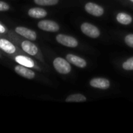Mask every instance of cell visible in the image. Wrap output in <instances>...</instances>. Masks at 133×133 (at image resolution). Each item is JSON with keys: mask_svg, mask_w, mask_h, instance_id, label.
<instances>
[{"mask_svg": "<svg viewBox=\"0 0 133 133\" xmlns=\"http://www.w3.org/2000/svg\"><path fill=\"white\" fill-rule=\"evenodd\" d=\"M15 31L19 34L20 35L26 37L28 40H31V41H34L37 37V34L35 33V31L28 29L27 27L24 26H17L15 29Z\"/></svg>", "mask_w": 133, "mask_h": 133, "instance_id": "6", "label": "cell"}, {"mask_svg": "<svg viewBox=\"0 0 133 133\" xmlns=\"http://www.w3.org/2000/svg\"><path fill=\"white\" fill-rule=\"evenodd\" d=\"M117 20L118 23L124 24V25H128L130 24L132 21V18L130 15L125 13V12H120L117 15Z\"/></svg>", "mask_w": 133, "mask_h": 133, "instance_id": "14", "label": "cell"}, {"mask_svg": "<svg viewBox=\"0 0 133 133\" xmlns=\"http://www.w3.org/2000/svg\"><path fill=\"white\" fill-rule=\"evenodd\" d=\"M15 60L20 65H24V66L28 67V68H32V67H34V61L31 58H30L28 57H26V56H24V55L16 56Z\"/></svg>", "mask_w": 133, "mask_h": 133, "instance_id": "13", "label": "cell"}, {"mask_svg": "<svg viewBox=\"0 0 133 133\" xmlns=\"http://www.w3.org/2000/svg\"><path fill=\"white\" fill-rule=\"evenodd\" d=\"M9 9V5L6 2L0 1V11H7Z\"/></svg>", "mask_w": 133, "mask_h": 133, "instance_id": "19", "label": "cell"}, {"mask_svg": "<svg viewBox=\"0 0 133 133\" xmlns=\"http://www.w3.org/2000/svg\"><path fill=\"white\" fill-rule=\"evenodd\" d=\"M66 58L70 63H71V64H73L75 66L79 67V68H85L87 65L85 59H83V58H82L77 55H74L69 54L67 55Z\"/></svg>", "mask_w": 133, "mask_h": 133, "instance_id": "9", "label": "cell"}, {"mask_svg": "<svg viewBox=\"0 0 133 133\" xmlns=\"http://www.w3.org/2000/svg\"><path fill=\"white\" fill-rule=\"evenodd\" d=\"M122 67H123L124 69L128 70V71L133 70V57L129 58L128 60H126V61L123 63Z\"/></svg>", "mask_w": 133, "mask_h": 133, "instance_id": "17", "label": "cell"}, {"mask_svg": "<svg viewBox=\"0 0 133 133\" xmlns=\"http://www.w3.org/2000/svg\"><path fill=\"white\" fill-rule=\"evenodd\" d=\"M5 28L2 25V24H0V33H5Z\"/></svg>", "mask_w": 133, "mask_h": 133, "instance_id": "20", "label": "cell"}, {"mask_svg": "<svg viewBox=\"0 0 133 133\" xmlns=\"http://www.w3.org/2000/svg\"><path fill=\"white\" fill-rule=\"evenodd\" d=\"M21 48H22V49L26 53H27V54H29L31 55H37L38 51L37 46L34 44H33L31 41H23L22 44H21Z\"/></svg>", "mask_w": 133, "mask_h": 133, "instance_id": "10", "label": "cell"}, {"mask_svg": "<svg viewBox=\"0 0 133 133\" xmlns=\"http://www.w3.org/2000/svg\"><path fill=\"white\" fill-rule=\"evenodd\" d=\"M15 72L19 74L20 76L24 77V78H27V79H33L34 76H35V73L29 69L28 67H26L24 65H18L15 67Z\"/></svg>", "mask_w": 133, "mask_h": 133, "instance_id": "7", "label": "cell"}, {"mask_svg": "<svg viewBox=\"0 0 133 133\" xmlns=\"http://www.w3.org/2000/svg\"><path fill=\"white\" fill-rule=\"evenodd\" d=\"M81 30L83 32V34H85L86 36H89L92 38H97L100 34L99 29L94 25L89 23H82L81 26Z\"/></svg>", "mask_w": 133, "mask_h": 133, "instance_id": "2", "label": "cell"}, {"mask_svg": "<svg viewBox=\"0 0 133 133\" xmlns=\"http://www.w3.org/2000/svg\"><path fill=\"white\" fill-rule=\"evenodd\" d=\"M85 9L86 10V12L92 16H100L103 14L104 10L103 9V7H101L100 5L94 3V2H88L86 3Z\"/></svg>", "mask_w": 133, "mask_h": 133, "instance_id": "5", "label": "cell"}, {"mask_svg": "<svg viewBox=\"0 0 133 133\" xmlns=\"http://www.w3.org/2000/svg\"><path fill=\"white\" fill-rule=\"evenodd\" d=\"M130 1H132V2H133V0H130Z\"/></svg>", "mask_w": 133, "mask_h": 133, "instance_id": "21", "label": "cell"}, {"mask_svg": "<svg viewBox=\"0 0 133 133\" xmlns=\"http://www.w3.org/2000/svg\"><path fill=\"white\" fill-rule=\"evenodd\" d=\"M53 66L61 74H68L71 70L70 62L63 58H56L53 61Z\"/></svg>", "mask_w": 133, "mask_h": 133, "instance_id": "1", "label": "cell"}, {"mask_svg": "<svg viewBox=\"0 0 133 133\" xmlns=\"http://www.w3.org/2000/svg\"><path fill=\"white\" fill-rule=\"evenodd\" d=\"M0 48L8 54H13L16 51L15 46L6 39H0Z\"/></svg>", "mask_w": 133, "mask_h": 133, "instance_id": "11", "label": "cell"}, {"mask_svg": "<svg viewBox=\"0 0 133 133\" xmlns=\"http://www.w3.org/2000/svg\"><path fill=\"white\" fill-rule=\"evenodd\" d=\"M56 41L57 42L63 44V46L70 47V48H75L78 44V41L74 37L64 34H58L56 36Z\"/></svg>", "mask_w": 133, "mask_h": 133, "instance_id": "3", "label": "cell"}, {"mask_svg": "<svg viewBox=\"0 0 133 133\" xmlns=\"http://www.w3.org/2000/svg\"><path fill=\"white\" fill-rule=\"evenodd\" d=\"M90 85L95 88L107 90L110 87V81L104 78H94L90 81Z\"/></svg>", "mask_w": 133, "mask_h": 133, "instance_id": "8", "label": "cell"}, {"mask_svg": "<svg viewBox=\"0 0 133 133\" xmlns=\"http://www.w3.org/2000/svg\"><path fill=\"white\" fill-rule=\"evenodd\" d=\"M28 15L35 19H41L47 15V12L42 8H31L28 11Z\"/></svg>", "mask_w": 133, "mask_h": 133, "instance_id": "12", "label": "cell"}, {"mask_svg": "<svg viewBox=\"0 0 133 133\" xmlns=\"http://www.w3.org/2000/svg\"><path fill=\"white\" fill-rule=\"evenodd\" d=\"M38 26L41 30L49 32H56L60 30V26L57 23L52 20H42L38 22Z\"/></svg>", "mask_w": 133, "mask_h": 133, "instance_id": "4", "label": "cell"}, {"mask_svg": "<svg viewBox=\"0 0 133 133\" xmlns=\"http://www.w3.org/2000/svg\"><path fill=\"white\" fill-rule=\"evenodd\" d=\"M86 101V97L80 94H71L66 98V102H84Z\"/></svg>", "mask_w": 133, "mask_h": 133, "instance_id": "15", "label": "cell"}, {"mask_svg": "<svg viewBox=\"0 0 133 133\" xmlns=\"http://www.w3.org/2000/svg\"><path fill=\"white\" fill-rule=\"evenodd\" d=\"M125 43L131 48H133V34H128L125 38Z\"/></svg>", "mask_w": 133, "mask_h": 133, "instance_id": "18", "label": "cell"}, {"mask_svg": "<svg viewBox=\"0 0 133 133\" xmlns=\"http://www.w3.org/2000/svg\"><path fill=\"white\" fill-rule=\"evenodd\" d=\"M34 2L40 5H54L58 3L59 0H34Z\"/></svg>", "mask_w": 133, "mask_h": 133, "instance_id": "16", "label": "cell"}]
</instances>
